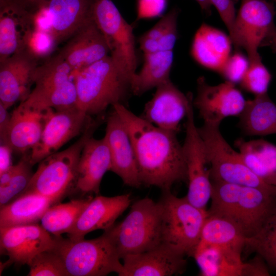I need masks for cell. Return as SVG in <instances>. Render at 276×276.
Returning <instances> with one entry per match:
<instances>
[{"instance_id": "cell-37", "label": "cell", "mask_w": 276, "mask_h": 276, "mask_svg": "<svg viewBox=\"0 0 276 276\" xmlns=\"http://www.w3.org/2000/svg\"><path fill=\"white\" fill-rule=\"evenodd\" d=\"M271 78L260 56L249 61L248 67L240 83L244 90L255 96L267 93Z\"/></svg>"}, {"instance_id": "cell-5", "label": "cell", "mask_w": 276, "mask_h": 276, "mask_svg": "<svg viewBox=\"0 0 276 276\" xmlns=\"http://www.w3.org/2000/svg\"><path fill=\"white\" fill-rule=\"evenodd\" d=\"M54 237L53 249L61 258L70 276H105L111 272L120 276L122 273L123 263L107 230L90 240Z\"/></svg>"}, {"instance_id": "cell-6", "label": "cell", "mask_w": 276, "mask_h": 276, "mask_svg": "<svg viewBox=\"0 0 276 276\" xmlns=\"http://www.w3.org/2000/svg\"><path fill=\"white\" fill-rule=\"evenodd\" d=\"M162 222L160 202L146 197L134 202L123 220L106 230L122 259L160 244Z\"/></svg>"}, {"instance_id": "cell-8", "label": "cell", "mask_w": 276, "mask_h": 276, "mask_svg": "<svg viewBox=\"0 0 276 276\" xmlns=\"http://www.w3.org/2000/svg\"><path fill=\"white\" fill-rule=\"evenodd\" d=\"M220 124L203 123L198 129L203 141L212 181H221L276 191L246 166L239 152L223 136Z\"/></svg>"}, {"instance_id": "cell-21", "label": "cell", "mask_w": 276, "mask_h": 276, "mask_svg": "<svg viewBox=\"0 0 276 276\" xmlns=\"http://www.w3.org/2000/svg\"><path fill=\"white\" fill-rule=\"evenodd\" d=\"M120 276H172L182 274L187 260L167 245L124 257Z\"/></svg>"}, {"instance_id": "cell-29", "label": "cell", "mask_w": 276, "mask_h": 276, "mask_svg": "<svg viewBox=\"0 0 276 276\" xmlns=\"http://www.w3.org/2000/svg\"><path fill=\"white\" fill-rule=\"evenodd\" d=\"M239 117L238 126L245 135L276 134V104L268 93L246 100Z\"/></svg>"}, {"instance_id": "cell-48", "label": "cell", "mask_w": 276, "mask_h": 276, "mask_svg": "<svg viewBox=\"0 0 276 276\" xmlns=\"http://www.w3.org/2000/svg\"><path fill=\"white\" fill-rule=\"evenodd\" d=\"M272 1L276 2V0H272Z\"/></svg>"}, {"instance_id": "cell-30", "label": "cell", "mask_w": 276, "mask_h": 276, "mask_svg": "<svg viewBox=\"0 0 276 276\" xmlns=\"http://www.w3.org/2000/svg\"><path fill=\"white\" fill-rule=\"evenodd\" d=\"M236 146L249 169L267 183L276 187V145L263 139H239Z\"/></svg>"}, {"instance_id": "cell-36", "label": "cell", "mask_w": 276, "mask_h": 276, "mask_svg": "<svg viewBox=\"0 0 276 276\" xmlns=\"http://www.w3.org/2000/svg\"><path fill=\"white\" fill-rule=\"evenodd\" d=\"M28 265V276H70L61 258L53 248L38 254Z\"/></svg>"}, {"instance_id": "cell-1", "label": "cell", "mask_w": 276, "mask_h": 276, "mask_svg": "<svg viewBox=\"0 0 276 276\" xmlns=\"http://www.w3.org/2000/svg\"><path fill=\"white\" fill-rule=\"evenodd\" d=\"M112 106L130 135L142 184L164 191L176 182L187 181L186 162L177 133L136 116L122 104Z\"/></svg>"}, {"instance_id": "cell-43", "label": "cell", "mask_w": 276, "mask_h": 276, "mask_svg": "<svg viewBox=\"0 0 276 276\" xmlns=\"http://www.w3.org/2000/svg\"><path fill=\"white\" fill-rule=\"evenodd\" d=\"M11 113H9L7 108L0 102V140L1 144L6 143L7 135L9 127Z\"/></svg>"}, {"instance_id": "cell-26", "label": "cell", "mask_w": 276, "mask_h": 276, "mask_svg": "<svg viewBox=\"0 0 276 276\" xmlns=\"http://www.w3.org/2000/svg\"><path fill=\"white\" fill-rule=\"evenodd\" d=\"M232 44L229 35L202 24L195 34L191 53L200 65L220 73L231 55Z\"/></svg>"}, {"instance_id": "cell-34", "label": "cell", "mask_w": 276, "mask_h": 276, "mask_svg": "<svg viewBox=\"0 0 276 276\" xmlns=\"http://www.w3.org/2000/svg\"><path fill=\"white\" fill-rule=\"evenodd\" d=\"M246 246L260 256L270 271L276 272V216L258 234L246 240Z\"/></svg>"}, {"instance_id": "cell-41", "label": "cell", "mask_w": 276, "mask_h": 276, "mask_svg": "<svg viewBox=\"0 0 276 276\" xmlns=\"http://www.w3.org/2000/svg\"><path fill=\"white\" fill-rule=\"evenodd\" d=\"M270 271L265 260L257 254L253 259L245 262L243 276H268Z\"/></svg>"}, {"instance_id": "cell-22", "label": "cell", "mask_w": 276, "mask_h": 276, "mask_svg": "<svg viewBox=\"0 0 276 276\" xmlns=\"http://www.w3.org/2000/svg\"><path fill=\"white\" fill-rule=\"evenodd\" d=\"M130 194L93 197L83 209L72 228L67 233L73 240L84 239L88 233L97 229L104 231L114 225L116 220L128 208Z\"/></svg>"}, {"instance_id": "cell-9", "label": "cell", "mask_w": 276, "mask_h": 276, "mask_svg": "<svg viewBox=\"0 0 276 276\" xmlns=\"http://www.w3.org/2000/svg\"><path fill=\"white\" fill-rule=\"evenodd\" d=\"M101 118L94 120L80 137L69 147L39 162L37 170L22 194L35 193L61 198L74 185L83 148L99 125Z\"/></svg>"}, {"instance_id": "cell-17", "label": "cell", "mask_w": 276, "mask_h": 276, "mask_svg": "<svg viewBox=\"0 0 276 276\" xmlns=\"http://www.w3.org/2000/svg\"><path fill=\"white\" fill-rule=\"evenodd\" d=\"M39 59L26 49L0 62V102L7 108L30 94Z\"/></svg>"}, {"instance_id": "cell-11", "label": "cell", "mask_w": 276, "mask_h": 276, "mask_svg": "<svg viewBox=\"0 0 276 276\" xmlns=\"http://www.w3.org/2000/svg\"><path fill=\"white\" fill-rule=\"evenodd\" d=\"M275 14L273 4L266 0H241L228 35L236 49L245 50L249 61L260 56L259 48L265 47L275 32Z\"/></svg>"}, {"instance_id": "cell-7", "label": "cell", "mask_w": 276, "mask_h": 276, "mask_svg": "<svg viewBox=\"0 0 276 276\" xmlns=\"http://www.w3.org/2000/svg\"><path fill=\"white\" fill-rule=\"evenodd\" d=\"M162 208V243L186 257H193L208 216L207 210L191 204L186 197H178L164 191Z\"/></svg>"}, {"instance_id": "cell-14", "label": "cell", "mask_w": 276, "mask_h": 276, "mask_svg": "<svg viewBox=\"0 0 276 276\" xmlns=\"http://www.w3.org/2000/svg\"><path fill=\"white\" fill-rule=\"evenodd\" d=\"M94 120L79 107L48 109L41 137L30 150L32 166L56 152L73 138L82 134Z\"/></svg>"}, {"instance_id": "cell-20", "label": "cell", "mask_w": 276, "mask_h": 276, "mask_svg": "<svg viewBox=\"0 0 276 276\" xmlns=\"http://www.w3.org/2000/svg\"><path fill=\"white\" fill-rule=\"evenodd\" d=\"M68 39L59 54L72 68L75 75L109 55L107 42L93 17L85 22Z\"/></svg>"}, {"instance_id": "cell-27", "label": "cell", "mask_w": 276, "mask_h": 276, "mask_svg": "<svg viewBox=\"0 0 276 276\" xmlns=\"http://www.w3.org/2000/svg\"><path fill=\"white\" fill-rule=\"evenodd\" d=\"M95 0H51L48 5L51 35L56 44L68 39L93 17Z\"/></svg>"}, {"instance_id": "cell-38", "label": "cell", "mask_w": 276, "mask_h": 276, "mask_svg": "<svg viewBox=\"0 0 276 276\" xmlns=\"http://www.w3.org/2000/svg\"><path fill=\"white\" fill-rule=\"evenodd\" d=\"M249 65L247 57L239 52L231 55L219 73L226 81L240 83Z\"/></svg>"}, {"instance_id": "cell-16", "label": "cell", "mask_w": 276, "mask_h": 276, "mask_svg": "<svg viewBox=\"0 0 276 276\" xmlns=\"http://www.w3.org/2000/svg\"><path fill=\"white\" fill-rule=\"evenodd\" d=\"M55 237L38 223L0 227L1 254L17 265L27 264L38 254L55 245Z\"/></svg>"}, {"instance_id": "cell-42", "label": "cell", "mask_w": 276, "mask_h": 276, "mask_svg": "<svg viewBox=\"0 0 276 276\" xmlns=\"http://www.w3.org/2000/svg\"><path fill=\"white\" fill-rule=\"evenodd\" d=\"M33 15L47 6L51 0H8Z\"/></svg>"}, {"instance_id": "cell-40", "label": "cell", "mask_w": 276, "mask_h": 276, "mask_svg": "<svg viewBox=\"0 0 276 276\" xmlns=\"http://www.w3.org/2000/svg\"><path fill=\"white\" fill-rule=\"evenodd\" d=\"M210 1L212 5L217 10L229 34L232 32L236 16L233 1L210 0Z\"/></svg>"}, {"instance_id": "cell-23", "label": "cell", "mask_w": 276, "mask_h": 276, "mask_svg": "<svg viewBox=\"0 0 276 276\" xmlns=\"http://www.w3.org/2000/svg\"><path fill=\"white\" fill-rule=\"evenodd\" d=\"M35 29L34 15L12 2L0 4V62L27 49Z\"/></svg>"}, {"instance_id": "cell-45", "label": "cell", "mask_w": 276, "mask_h": 276, "mask_svg": "<svg viewBox=\"0 0 276 276\" xmlns=\"http://www.w3.org/2000/svg\"><path fill=\"white\" fill-rule=\"evenodd\" d=\"M17 169V164L12 165L10 168L0 174V187L7 185Z\"/></svg>"}, {"instance_id": "cell-24", "label": "cell", "mask_w": 276, "mask_h": 276, "mask_svg": "<svg viewBox=\"0 0 276 276\" xmlns=\"http://www.w3.org/2000/svg\"><path fill=\"white\" fill-rule=\"evenodd\" d=\"M110 169V154L105 137H89L81 153L73 185L75 189L83 195L98 194L102 178Z\"/></svg>"}, {"instance_id": "cell-47", "label": "cell", "mask_w": 276, "mask_h": 276, "mask_svg": "<svg viewBox=\"0 0 276 276\" xmlns=\"http://www.w3.org/2000/svg\"><path fill=\"white\" fill-rule=\"evenodd\" d=\"M265 47H269L273 52H276V31L270 39L267 42Z\"/></svg>"}, {"instance_id": "cell-35", "label": "cell", "mask_w": 276, "mask_h": 276, "mask_svg": "<svg viewBox=\"0 0 276 276\" xmlns=\"http://www.w3.org/2000/svg\"><path fill=\"white\" fill-rule=\"evenodd\" d=\"M29 155L24 154L17 163V169L9 183L0 187V206L7 204L20 195L26 189L33 175Z\"/></svg>"}, {"instance_id": "cell-10", "label": "cell", "mask_w": 276, "mask_h": 276, "mask_svg": "<svg viewBox=\"0 0 276 276\" xmlns=\"http://www.w3.org/2000/svg\"><path fill=\"white\" fill-rule=\"evenodd\" d=\"M34 83V88L21 102L25 105L40 110L77 106L74 72L59 53L38 65Z\"/></svg>"}, {"instance_id": "cell-46", "label": "cell", "mask_w": 276, "mask_h": 276, "mask_svg": "<svg viewBox=\"0 0 276 276\" xmlns=\"http://www.w3.org/2000/svg\"><path fill=\"white\" fill-rule=\"evenodd\" d=\"M202 10L206 13H210L212 6L210 0H195Z\"/></svg>"}, {"instance_id": "cell-13", "label": "cell", "mask_w": 276, "mask_h": 276, "mask_svg": "<svg viewBox=\"0 0 276 276\" xmlns=\"http://www.w3.org/2000/svg\"><path fill=\"white\" fill-rule=\"evenodd\" d=\"M186 137L182 148L187 166L188 191L186 196L194 206L204 210L211 199L212 183L203 141L196 126L193 101L186 116Z\"/></svg>"}, {"instance_id": "cell-18", "label": "cell", "mask_w": 276, "mask_h": 276, "mask_svg": "<svg viewBox=\"0 0 276 276\" xmlns=\"http://www.w3.org/2000/svg\"><path fill=\"white\" fill-rule=\"evenodd\" d=\"M106 122L104 137L110 154V171L118 175L125 185L138 188L142 183L128 132L120 117L114 109L107 118Z\"/></svg>"}, {"instance_id": "cell-3", "label": "cell", "mask_w": 276, "mask_h": 276, "mask_svg": "<svg viewBox=\"0 0 276 276\" xmlns=\"http://www.w3.org/2000/svg\"><path fill=\"white\" fill-rule=\"evenodd\" d=\"M246 238L232 222L208 216L193 258L202 276H243Z\"/></svg>"}, {"instance_id": "cell-4", "label": "cell", "mask_w": 276, "mask_h": 276, "mask_svg": "<svg viewBox=\"0 0 276 276\" xmlns=\"http://www.w3.org/2000/svg\"><path fill=\"white\" fill-rule=\"evenodd\" d=\"M131 82L108 55L75 75L77 106L90 117L101 116L109 105L123 104Z\"/></svg>"}, {"instance_id": "cell-2", "label": "cell", "mask_w": 276, "mask_h": 276, "mask_svg": "<svg viewBox=\"0 0 276 276\" xmlns=\"http://www.w3.org/2000/svg\"><path fill=\"white\" fill-rule=\"evenodd\" d=\"M208 215L234 223L246 240L258 234L276 216V191L212 181Z\"/></svg>"}, {"instance_id": "cell-15", "label": "cell", "mask_w": 276, "mask_h": 276, "mask_svg": "<svg viewBox=\"0 0 276 276\" xmlns=\"http://www.w3.org/2000/svg\"><path fill=\"white\" fill-rule=\"evenodd\" d=\"M246 101L232 82L226 80L211 85L203 76L197 80V95L193 103L204 123L220 125L226 118L239 117Z\"/></svg>"}, {"instance_id": "cell-39", "label": "cell", "mask_w": 276, "mask_h": 276, "mask_svg": "<svg viewBox=\"0 0 276 276\" xmlns=\"http://www.w3.org/2000/svg\"><path fill=\"white\" fill-rule=\"evenodd\" d=\"M167 6V0H137V19H150L160 16Z\"/></svg>"}, {"instance_id": "cell-44", "label": "cell", "mask_w": 276, "mask_h": 276, "mask_svg": "<svg viewBox=\"0 0 276 276\" xmlns=\"http://www.w3.org/2000/svg\"><path fill=\"white\" fill-rule=\"evenodd\" d=\"M13 150L7 143L0 145V174L10 168L12 163Z\"/></svg>"}, {"instance_id": "cell-28", "label": "cell", "mask_w": 276, "mask_h": 276, "mask_svg": "<svg viewBox=\"0 0 276 276\" xmlns=\"http://www.w3.org/2000/svg\"><path fill=\"white\" fill-rule=\"evenodd\" d=\"M60 198L25 193L1 207L0 227L37 223L48 209Z\"/></svg>"}, {"instance_id": "cell-12", "label": "cell", "mask_w": 276, "mask_h": 276, "mask_svg": "<svg viewBox=\"0 0 276 276\" xmlns=\"http://www.w3.org/2000/svg\"><path fill=\"white\" fill-rule=\"evenodd\" d=\"M92 13L107 42L112 59L132 80L137 67L133 27L111 0H95Z\"/></svg>"}, {"instance_id": "cell-31", "label": "cell", "mask_w": 276, "mask_h": 276, "mask_svg": "<svg viewBox=\"0 0 276 276\" xmlns=\"http://www.w3.org/2000/svg\"><path fill=\"white\" fill-rule=\"evenodd\" d=\"M144 54L143 65L138 73L136 72L131 82V93L136 96L170 80L173 51Z\"/></svg>"}, {"instance_id": "cell-33", "label": "cell", "mask_w": 276, "mask_h": 276, "mask_svg": "<svg viewBox=\"0 0 276 276\" xmlns=\"http://www.w3.org/2000/svg\"><path fill=\"white\" fill-rule=\"evenodd\" d=\"M92 198L89 196L51 205L41 217V225L55 236L67 234L74 226L81 212Z\"/></svg>"}, {"instance_id": "cell-19", "label": "cell", "mask_w": 276, "mask_h": 276, "mask_svg": "<svg viewBox=\"0 0 276 276\" xmlns=\"http://www.w3.org/2000/svg\"><path fill=\"white\" fill-rule=\"evenodd\" d=\"M193 100L191 93L185 95L169 80L156 88L142 118L160 128L177 133Z\"/></svg>"}, {"instance_id": "cell-32", "label": "cell", "mask_w": 276, "mask_h": 276, "mask_svg": "<svg viewBox=\"0 0 276 276\" xmlns=\"http://www.w3.org/2000/svg\"><path fill=\"white\" fill-rule=\"evenodd\" d=\"M178 11L176 8L172 9L139 38L144 54L173 51L177 39Z\"/></svg>"}, {"instance_id": "cell-25", "label": "cell", "mask_w": 276, "mask_h": 276, "mask_svg": "<svg viewBox=\"0 0 276 276\" xmlns=\"http://www.w3.org/2000/svg\"><path fill=\"white\" fill-rule=\"evenodd\" d=\"M47 110H40L20 102L13 111L6 143L13 151L25 154L37 144L45 124Z\"/></svg>"}]
</instances>
